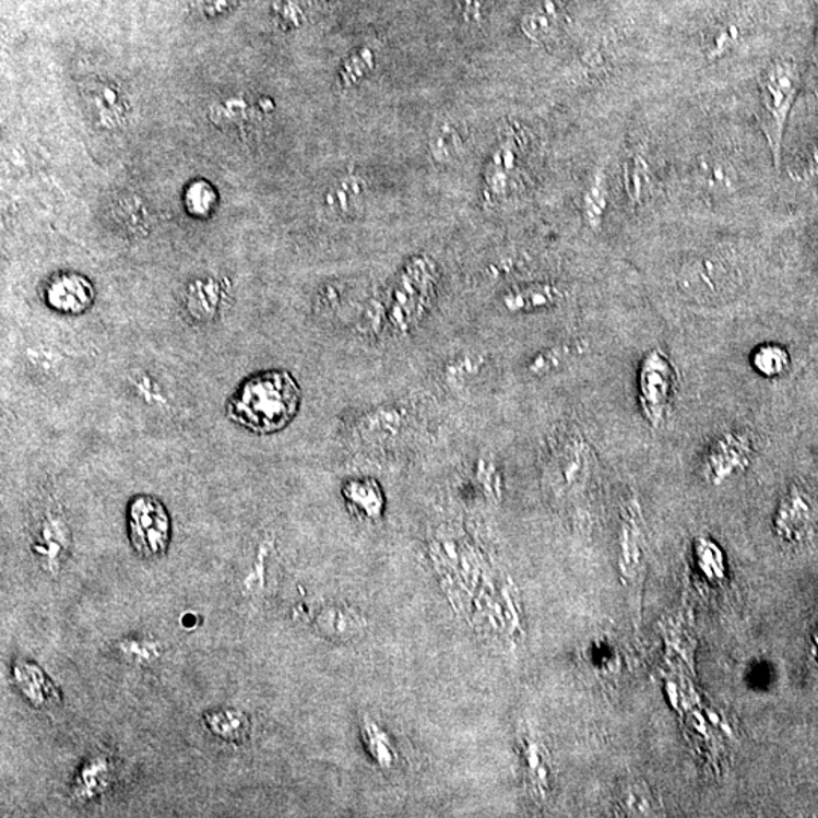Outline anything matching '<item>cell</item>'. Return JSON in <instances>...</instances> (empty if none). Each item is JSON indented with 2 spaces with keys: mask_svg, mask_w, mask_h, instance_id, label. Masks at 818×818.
Wrapping results in <instances>:
<instances>
[{
  "mask_svg": "<svg viewBox=\"0 0 818 818\" xmlns=\"http://www.w3.org/2000/svg\"><path fill=\"white\" fill-rule=\"evenodd\" d=\"M13 676L19 690L34 707L43 708L58 699V690L37 664L17 661Z\"/></svg>",
  "mask_w": 818,
  "mask_h": 818,
  "instance_id": "14",
  "label": "cell"
},
{
  "mask_svg": "<svg viewBox=\"0 0 818 818\" xmlns=\"http://www.w3.org/2000/svg\"><path fill=\"white\" fill-rule=\"evenodd\" d=\"M676 369L671 356L661 347H651L641 358L637 376L640 411L652 429H663L671 417L676 391Z\"/></svg>",
  "mask_w": 818,
  "mask_h": 818,
  "instance_id": "4",
  "label": "cell"
},
{
  "mask_svg": "<svg viewBox=\"0 0 818 818\" xmlns=\"http://www.w3.org/2000/svg\"><path fill=\"white\" fill-rule=\"evenodd\" d=\"M108 766L104 759H93L82 769L81 776L78 778V792L87 793L88 796H94L97 792H100L99 786L107 784Z\"/></svg>",
  "mask_w": 818,
  "mask_h": 818,
  "instance_id": "31",
  "label": "cell"
},
{
  "mask_svg": "<svg viewBox=\"0 0 818 818\" xmlns=\"http://www.w3.org/2000/svg\"><path fill=\"white\" fill-rule=\"evenodd\" d=\"M739 29L732 23H719L708 31L703 40L704 57L710 61H718L719 58L725 57L727 52L737 45Z\"/></svg>",
  "mask_w": 818,
  "mask_h": 818,
  "instance_id": "29",
  "label": "cell"
},
{
  "mask_svg": "<svg viewBox=\"0 0 818 818\" xmlns=\"http://www.w3.org/2000/svg\"><path fill=\"white\" fill-rule=\"evenodd\" d=\"M129 542L143 558L162 557L171 540V520L154 496H135L128 507Z\"/></svg>",
  "mask_w": 818,
  "mask_h": 818,
  "instance_id": "5",
  "label": "cell"
},
{
  "mask_svg": "<svg viewBox=\"0 0 818 818\" xmlns=\"http://www.w3.org/2000/svg\"><path fill=\"white\" fill-rule=\"evenodd\" d=\"M792 178L798 182L818 181V143L809 149L802 163L792 170Z\"/></svg>",
  "mask_w": 818,
  "mask_h": 818,
  "instance_id": "36",
  "label": "cell"
},
{
  "mask_svg": "<svg viewBox=\"0 0 818 818\" xmlns=\"http://www.w3.org/2000/svg\"><path fill=\"white\" fill-rule=\"evenodd\" d=\"M90 97V102H93V109H96L97 117L102 119V115H112L117 121L125 115V105L121 100L119 90L112 87H104L96 90Z\"/></svg>",
  "mask_w": 818,
  "mask_h": 818,
  "instance_id": "32",
  "label": "cell"
},
{
  "mask_svg": "<svg viewBox=\"0 0 818 818\" xmlns=\"http://www.w3.org/2000/svg\"><path fill=\"white\" fill-rule=\"evenodd\" d=\"M119 652L128 663L147 665L162 656L163 648L158 641L146 637H129L119 643Z\"/></svg>",
  "mask_w": 818,
  "mask_h": 818,
  "instance_id": "30",
  "label": "cell"
},
{
  "mask_svg": "<svg viewBox=\"0 0 818 818\" xmlns=\"http://www.w3.org/2000/svg\"><path fill=\"white\" fill-rule=\"evenodd\" d=\"M222 287L213 280H199L190 284L186 293L188 311L199 320H211L218 315Z\"/></svg>",
  "mask_w": 818,
  "mask_h": 818,
  "instance_id": "18",
  "label": "cell"
},
{
  "mask_svg": "<svg viewBox=\"0 0 818 818\" xmlns=\"http://www.w3.org/2000/svg\"><path fill=\"white\" fill-rule=\"evenodd\" d=\"M621 809L628 816H653L655 814V801L649 786L643 781L626 782L620 801Z\"/></svg>",
  "mask_w": 818,
  "mask_h": 818,
  "instance_id": "27",
  "label": "cell"
},
{
  "mask_svg": "<svg viewBox=\"0 0 818 818\" xmlns=\"http://www.w3.org/2000/svg\"><path fill=\"white\" fill-rule=\"evenodd\" d=\"M408 423V413L401 406L386 405L371 410L358 423V436L370 444L396 440Z\"/></svg>",
  "mask_w": 818,
  "mask_h": 818,
  "instance_id": "11",
  "label": "cell"
},
{
  "mask_svg": "<svg viewBox=\"0 0 818 818\" xmlns=\"http://www.w3.org/2000/svg\"><path fill=\"white\" fill-rule=\"evenodd\" d=\"M589 349V343L584 340H574V342H564L555 346L546 347L540 351L537 355L532 356L527 363V374L535 378H546L566 369L569 364L578 359L579 356Z\"/></svg>",
  "mask_w": 818,
  "mask_h": 818,
  "instance_id": "15",
  "label": "cell"
},
{
  "mask_svg": "<svg viewBox=\"0 0 818 818\" xmlns=\"http://www.w3.org/2000/svg\"><path fill=\"white\" fill-rule=\"evenodd\" d=\"M754 437L746 430L732 429L719 434L708 446L703 455V476L711 485L734 479L754 463Z\"/></svg>",
  "mask_w": 818,
  "mask_h": 818,
  "instance_id": "6",
  "label": "cell"
},
{
  "mask_svg": "<svg viewBox=\"0 0 818 818\" xmlns=\"http://www.w3.org/2000/svg\"><path fill=\"white\" fill-rule=\"evenodd\" d=\"M242 116H245V104L238 100H226L222 102L221 105H215L211 108V120L215 125H235L240 123Z\"/></svg>",
  "mask_w": 818,
  "mask_h": 818,
  "instance_id": "35",
  "label": "cell"
},
{
  "mask_svg": "<svg viewBox=\"0 0 818 818\" xmlns=\"http://www.w3.org/2000/svg\"><path fill=\"white\" fill-rule=\"evenodd\" d=\"M203 723L215 737L222 738L223 742L235 743V745L245 743L250 735L248 715L235 708L209 711L203 715Z\"/></svg>",
  "mask_w": 818,
  "mask_h": 818,
  "instance_id": "16",
  "label": "cell"
},
{
  "mask_svg": "<svg viewBox=\"0 0 818 818\" xmlns=\"http://www.w3.org/2000/svg\"><path fill=\"white\" fill-rule=\"evenodd\" d=\"M608 209V186L604 174L594 176L584 194V218L591 229H601Z\"/></svg>",
  "mask_w": 818,
  "mask_h": 818,
  "instance_id": "25",
  "label": "cell"
},
{
  "mask_svg": "<svg viewBox=\"0 0 818 818\" xmlns=\"http://www.w3.org/2000/svg\"><path fill=\"white\" fill-rule=\"evenodd\" d=\"M238 0H202V10L210 17H217L233 10Z\"/></svg>",
  "mask_w": 818,
  "mask_h": 818,
  "instance_id": "39",
  "label": "cell"
},
{
  "mask_svg": "<svg viewBox=\"0 0 818 818\" xmlns=\"http://www.w3.org/2000/svg\"><path fill=\"white\" fill-rule=\"evenodd\" d=\"M476 477L483 484L485 493L491 497H499L502 493V477L499 469L496 467L495 460L490 457L479 458L476 465Z\"/></svg>",
  "mask_w": 818,
  "mask_h": 818,
  "instance_id": "34",
  "label": "cell"
},
{
  "mask_svg": "<svg viewBox=\"0 0 818 818\" xmlns=\"http://www.w3.org/2000/svg\"><path fill=\"white\" fill-rule=\"evenodd\" d=\"M363 188L361 179L355 178V176H346V178L340 179L339 182L329 188L327 195H324V205L331 213L346 217L361 201Z\"/></svg>",
  "mask_w": 818,
  "mask_h": 818,
  "instance_id": "23",
  "label": "cell"
},
{
  "mask_svg": "<svg viewBox=\"0 0 818 818\" xmlns=\"http://www.w3.org/2000/svg\"><path fill=\"white\" fill-rule=\"evenodd\" d=\"M567 23L566 8L557 0H540L523 15L522 29L532 42L543 43L557 37Z\"/></svg>",
  "mask_w": 818,
  "mask_h": 818,
  "instance_id": "12",
  "label": "cell"
},
{
  "mask_svg": "<svg viewBox=\"0 0 818 818\" xmlns=\"http://www.w3.org/2000/svg\"><path fill=\"white\" fill-rule=\"evenodd\" d=\"M300 401L303 391L289 371H260L234 391L226 416L250 432L269 436L287 428L299 413Z\"/></svg>",
  "mask_w": 818,
  "mask_h": 818,
  "instance_id": "1",
  "label": "cell"
},
{
  "mask_svg": "<svg viewBox=\"0 0 818 818\" xmlns=\"http://www.w3.org/2000/svg\"><path fill=\"white\" fill-rule=\"evenodd\" d=\"M45 300L47 307L60 315H84L94 303V287L80 273H60L47 282Z\"/></svg>",
  "mask_w": 818,
  "mask_h": 818,
  "instance_id": "10",
  "label": "cell"
},
{
  "mask_svg": "<svg viewBox=\"0 0 818 818\" xmlns=\"http://www.w3.org/2000/svg\"><path fill=\"white\" fill-rule=\"evenodd\" d=\"M564 299L562 289L554 284H531L517 287L503 296L505 309L512 315H532L557 307Z\"/></svg>",
  "mask_w": 818,
  "mask_h": 818,
  "instance_id": "13",
  "label": "cell"
},
{
  "mask_svg": "<svg viewBox=\"0 0 818 818\" xmlns=\"http://www.w3.org/2000/svg\"><path fill=\"white\" fill-rule=\"evenodd\" d=\"M750 366L762 378L778 379L792 369V356L781 344L764 343L751 352Z\"/></svg>",
  "mask_w": 818,
  "mask_h": 818,
  "instance_id": "20",
  "label": "cell"
},
{
  "mask_svg": "<svg viewBox=\"0 0 818 818\" xmlns=\"http://www.w3.org/2000/svg\"><path fill=\"white\" fill-rule=\"evenodd\" d=\"M684 284L688 292H718L727 282V270L722 261L700 260L685 270Z\"/></svg>",
  "mask_w": 818,
  "mask_h": 818,
  "instance_id": "21",
  "label": "cell"
},
{
  "mask_svg": "<svg viewBox=\"0 0 818 818\" xmlns=\"http://www.w3.org/2000/svg\"><path fill=\"white\" fill-rule=\"evenodd\" d=\"M696 179L703 190L720 191V193L735 191L738 186V176L734 167L725 159L712 158V156L699 159L696 166Z\"/></svg>",
  "mask_w": 818,
  "mask_h": 818,
  "instance_id": "17",
  "label": "cell"
},
{
  "mask_svg": "<svg viewBox=\"0 0 818 818\" xmlns=\"http://www.w3.org/2000/svg\"><path fill=\"white\" fill-rule=\"evenodd\" d=\"M317 626L327 636L349 638L363 629V620L351 609L342 606H329L317 617Z\"/></svg>",
  "mask_w": 818,
  "mask_h": 818,
  "instance_id": "24",
  "label": "cell"
},
{
  "mask_svg": "<svg viewBox=\"0 0 818 818\" xmlns=\"http://www.w3.org/2000/svg\"><path fill=\"white\" fill-rule=\"evenodd\" d=\"M436 270L430 262L417 260L405 269L396 287L383 305V319L399 335L410 334L432 307Z\"/></svg>",
  "mask_w": 818,
  "mask_h": 818,
  "instance_id": "3",
  "label": "cell"
},
{
  "mask_svg": "<svg viewBox=\"0 0 818 818\" xmlns=\"http://www.w3.org/2000/svg\"><path fill=\"white\" fill-rule=\"evenodd\" d=\"M773 530L786 543L801 544L816 537L818 502L801 485H792L779 500L773 515Z\"/></svg>",
  "mask_w": 818,
  "mask_h": 818,
  "instance_id": "7",
  "label": "cell"
},
{
  "mask_svg": "<svg viewBox=\"0 0 818 818\" xmlns=\"http://www.w3.org/2000/svg\"><path fill=\"white\" fill-rule=\"evenodd\" d=\"M816 641H817V645H818V632L816 633Z\"/></svg>",
  "mask_w": 818,
  "mask_h": 818,
  "instance_id": "41",
  "label": "cell"
},
{
  "mask_svg": "<svg viewBox=\"0 0 818 818\" xmlns=\"http://www.w3.org/2000/svg\"><path fill=\"white\" fill-rule=\"evenodd\" d=\"M343 496L352 510L367 519L381 515L383 497L379 485L371 479L351 481L343 488Z\"/></svg>",
  "mask_w": 818,
  "mask_h": 818,
  "instance_id": "19",
  "label": "cell"
},
{
  "mask_svg": "<svg viewBox=\"0 0 818 818\" xmlns=\"http://www.w3.org/2000/svg\"><path fill=\"white\" fill-rule=\"evenodd\" d=\"M593 465L594 453L591 446L582 437H570L552 460V487L558 493L579 490L589 483Z\"/></svg>",
  "mask_w": 818,
  "mask_h": 818,
  "instance_id": "8",
  "label": "cell"
},
{
  "mask_svg": "<svg viewBox=\"0 0 818 818\" xmlns=\"http://www.w3.org/2000/svg\"><path fill=\"white\" fill-rule=\"evenodd\" d=\"M458 147H460V137L450 127L441 129L432 143L434 155L440 158H449L450 155L455 154Z\"/></svg>",
  "mask_w": 818,
  "mask_h": 818,
  "instance_id": "37",
  "label": "cell"
},
{
  "mask_svg": "<svg viewBox=\"0 0 818 818\" xmlns=\"http://www.w3.org/2000/svg\"><path fill=\"white\" fill-rule=\"evenodd\" d=\"M624 181L628 198L632 203H640L651 183V168L643 156L633 154L626 159Z\"/></svg>",
  "mask_w": 818,
  "mask_h": 818,
  "instance_id": "26",
  "label": "cell"
},
{
  "mask_svg": "<svg viewBox=\"0 0 818 818\" xmlns=\"http://www.w3.org/2000/svg\"><path fill=\"white\" fill-rule=\"evenodd\" d=\"M524 739L523 754L526 759L527 774H530V784L532 793L538 794L540 797L546 796L549 790V757L542 743L527 735Z\"/></svg>",
  "mask_w": 818,
  "mask_h": 818,
  "instance_id": "22",
  "label": "cell"
},
{
  "mask_svg": "<svg viewBox=\"0 0 818 818\" xmlns=\"http://www.w3.org/2000/svg\"><path fill=\"white\" fill-rule=\"evenodd\" d=\"M485 364H487L485 356L475 354V352L457 356V358H453L452 361L446 366V382H448L450 387H457V389L458 387H463L483 371Z\"/></svg>",
  "mask_w": 818,
  "mask_h": 818,
  "instance_id": "28",
  "label": "cell"
},
{
  "mask_svg": "<svg viewBox=\"0 0 818 818\" xmlns=\"http://www.w3.org/2000/svg\"><path fill=\"white\" fill-rule=\"evenodd\" d=\"M187 210L195 217H206L215 206V194L206 183L198 182L187 191Z\"/></svg>",
  "mask_w": 818,
  "mask_h": 818,
  "instance_id": "33",
  "label": "cell"
},
{
  "mask_svg": "<svg viewBox=\"0 0 818 818\" xmlns=\"http://www.w3.org/2000/svg\"><path fill=\"white\" fill-rule=\"evenodd\" d=\"M758 85L759 123L769 144L774 167L779 168L786 125L801 92V69L796 62L779 58L762 70Z\"/></svg>",
  "mask_w": 818,
  "mask_h": 818,
  "instance_id": "2",
  "label": "cell"
},
{
  "mask_svg": "<svg viewBox=\"0 0 818 818\" xmlns=\"http://www.w3.org/2000/svg\"><path fill=\"white\" fill-rule=\"evenodd\" d=\"M645 526L643 511L637 499L628 500L621 511L618 532V567L626 578H633L644 566Z\"/></svg>",
  "mask_w": 818,
  "mask_h": 818,
  "instance_id": "9",
  "label": "cell"
},
{
  "mask_svg": "<svg viewBox=\"0 0 818 818\" xmlns=\"http://www.w3.org/2000/svg\"><path fill=\"white\" fill-rule=\"evenodd\" d=\"M276 13L277 17L282 22H285L287 26L299 25L300 17H303L300 8H297L296 3H293L292 0H284L282 3H276Z\"/></svg>",
  "mask_w": 818,
  "mask_h": 818,
  "instance_id": "38",
  "label": "cell"
},
{
  "mask_svg": "<svg viewBox=\"0 0 818 818\" xmlns=\"http://www.w3.org/2000/svg\"><path fill=\"white\" fill-rule=\"evenodd\" d=\"M483 7L484 0H463V10L469 19H479Z\"/></svg>",
  "mask_w": 818,
  "mask_h": 818,
  "instance_id": "40",
  "label": "cell"
}]
</instances>
